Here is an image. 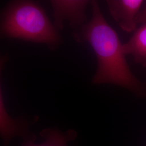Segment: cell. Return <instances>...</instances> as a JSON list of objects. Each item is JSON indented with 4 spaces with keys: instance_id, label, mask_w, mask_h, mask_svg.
I'll return each instance as SVG.
<instances>
[{
    "instance_id": "cell-6",
    "label": "cell",
    "mask_w": 146,
    "mask_h": 146,
    "mask_svg": "<svg viewBox=\"0 0 146 146\" xmlns=\"http://www.w3.org/2000/svg\"><path fill=\"white\" fill-rule=\"evenodd\" d=\"M125 54L131 55L136 62L146 68V23L142 25L131 39L123 44Z\"/></svg>"
},
{
    "instance_id": "cell-5",
    "label": "cell",
    "mask_w": 146,
    "mask_h": 146,
    "mask_svg": "<svg viewBox=\"0 0 146 146\" xmlns=\"http://www.w3.org/2000/svg\"><path fill=\"white\" fill-rule=\"evenodd\" d=\"M142 0H109L107 1L110 13L124 31L131 33L136 29V17L143 3Z\"/></svg>"
},
{
    "instance_id": "cell-2",
    "label": "cell",
    "mask_w": 146,
    "mask_h": 146,
    "mask_svg": "<svg viewBox=\"0 0 146 146\" xmlns=\"http://www.w3.org/2000/svg\"><path fill=\"white\" fill-rule=\"evenodd\" d=\"M0 37L43 43L52 49L61 41L43 8L29 1L13 2L7 8L0 19Z\"/></svg>"
},
{
    "instance_id": "cell-3",
    "label": "cell",
    "mask_w": 146,
    "mask_h": 146,
    "mask_svg": "<svg viewBox=\"0 0 146 146\" xmlns=\"http://www.w3.org/2000/svg\"><path fill=\"white\" fill-rule=\"evenodd\" d=\"M50 3L53 9L54 25L58 31L62 29L65 21L68 22L74 28L84 25L86 20L85 11L88 1L55 0Z\"/></svg>"
},
{
    "instance_id": "cell-1",
    "label": "cell",
    "mask_w": 146,
    "mask_h": 146,
    "mask_svg": "<svg viewBox=\"0 0 146 146\" xmlns=\"http://www.w3.org/2000/svg\"><path fill=\"white\" fill-rule=\"evenodd\" d=\"M92 5L91 20L75 36L78 41L88 42L96 54L98 66L93 84H114L146 97V84L131 72L118 35L105 20L98 2L93 1Z\"/></svg>"
},
{
    "instance_id": "cell-4",
    "label": "cell",
    "mask_w": 146,
    "mask_h": 146,
    "mask_svg": "<svg viewBox=\"0 0 146 146\" xmlns=\"http://www.w3.org/2000/svg\"><path fill=\"white\" fill-rule=\"evenodd\" d=\"M7 60V58L0 54V74ZM0 136L5 146L15 136H22L25 139H34L35 136L29 131V122L25 119H14L11 117L5 109L0 86Z\"/></svg>"
},
{
    "instance_id": "cell-8",
    "label": "cell",
    "mask_w": 146,
    "mask_h": 146,
    "mask_svg": "<svg viewBox=\"0 0 146 146\" xmlns=\"http://www.w3.org/2000/svg\"><path fill=\"white\" fill-rule=\"evenodd\" d=\"M136 22L137 24H143L146 23V7L139 12L136 17Z\"/></svg>"
},
{
    "instance_id": "cell-7",
    "label": "cell",
    "mask_w": 146,
    "mask_h": 146,
    "mask_svg": "<svg viewBox=\"0 0 146 146\" xmlns=\"http://www.w3.org/2000/svg\"><path fill=\"white\" fill-rule=\"evenodd\" d=\"M40 135L44 139V141L40 144L34 142L31 139H25L22 146H67V143L75 137V133L69 131L62 133L58 129L47 128L42 130Z\"/></svg>"
}]
</instances>
